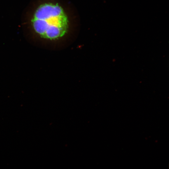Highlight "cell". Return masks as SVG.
Instances as JSON below:
<instances>
[{
    "mask_svg": "<svg viewBox=\"0 0 169 169\" xmlns=\"http://www.w3.org/2000/svg\"><path fill=\"white\" fill-rule=\"evenodd\" d=\"M35 31L41 37L50 40L63 36L68 28V18L61 7L46 3L40 6L32 20Z\"/></svg>",
    "mask_w": 169,
    "mask_h": 169,
    "instance_id": "obj_1",
    "label": "cell"
}]
</instances>
